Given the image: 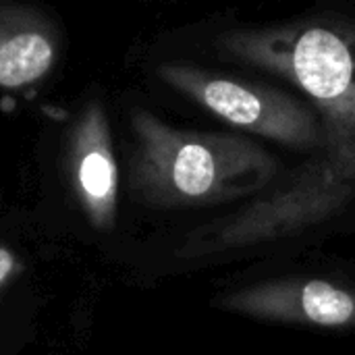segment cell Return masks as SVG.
I'll return each instance as SVG.
<instances>
[{
  "mask_svg": "<svg viewBox=\"0 0 355 355\" xmlns=\"http://www.w3.org/2000/svg\"><path fill=\"white\" fill-rule=\"evenodd\" d=\"M218 48L300 87L320 110L327 148L283 187L216 220L204 248L245 250L337 216L355 198V23L310 19L235 29L220 35Z\"/></svg>",
  "mask_w": 355,
  "mask_h": 355,
  "instance_id": "1",
  "label": "cell"
},
{
  "mask_svg": "<svg viewBox=\"0 0 355 355\" xmlns=\"http://www.w3.org/2000/svg\"><path fill=\"white\" fill-rule=\"evenodd\" d=\"M152 150L162 189L181 202L216 204L260 193L279 171L272 154L235 133L160 131Z\"/></svg>",
  "mask_w": 355,
  "mask_h": 355,
  "instance_id": "2",
  "label": "cell"
},
{
  "mask_svg": "<svg viewBox=\"0 0 355 355\" xmlns=\"http://www.w3.org/2000/svg\"><path fill=\"white\" fill-rule=\"evenodd\" d=\"M171 79L237 129L268 137L297 152H322L327 148L320 116L281 89L196 67H175Z\"/></svg>",
  "mask_w": 355,
  "mask_h": 355,
  "instance_id": "3",
  "label": "cell"
},
{
  "mask_svg": "<svg viewBox=\"0 0 355 355\" xmlns=\"http://www.w3.org/2000/svg\"><path fill=\"white\" fill-rule=\"evenodd\" d=\"M214 306L256 320L355 329V289L324 279L266 281L216 297Z\"/></svg>",
  "mask_w": 355,
  "mask_h": 355,
  "instance_id": "4",
  "label": "cell"
},
{
  "mask_svg": "<svg viewBox=\"0 0 355 355\" xmlns=\"http://www.w3.org/2000/svg\"><path fill=\"white\" fill-rule=\"evenodd\" d=\"M52 60L50 44L37 33H21L0 46V85L15 87L44 75Z\"/></svg>",
  "mask_w": 355,
  "mask_h": 355,
  "instance_id": "5",
  "label": "cell"
},
{
  "mask_svg": "<svg viewBox=\"0 0 355 355\" xmlns=\"http://www.w3.org/2000/svg\"><path fill=\"white\" fill-rule=\"evenodd\" d=\"M112 162L102 152H92L81 162V185L92 198H106L112 191Z\"/></svg>",
  "mask_w": 355,
  "mask_h": 355,
  "instance_id": "6",
  "label": "cell"
},
{
  "mask_svg": "<svg viewBox=\"0 0 355 355\" xmlns=\"http://www.w3.org/2000/svg\"><path fill=\"white\" fill-rule=\"evenodd\" d=\"M10 268H12V258H10V254L4 252V250H0V281L10 272Z\"/></svg>",
  "mask_w": 355,
  "mask_h": 355,
  "instance_id": "7",
  "label": "cell"
}]
</instances>
